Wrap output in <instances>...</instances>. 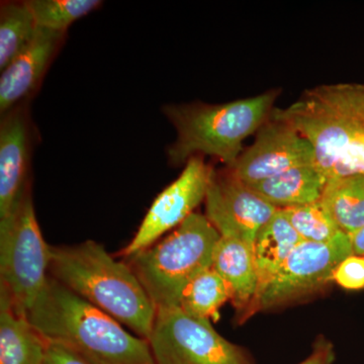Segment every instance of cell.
<instances>
[{
  "instance_id": "23",
  "label": "cell",
  "mask_w": 364,
  "mask_h": 364,
  "mask_svg": "<svg viewBox=\"0 0 364 364\" xmlns=\"http://www.w3.org/2000/svg\"><path fill=\"white\" fill-rule=\"evenodd\" d=\"M333 280L348 291L364 289V257L351 255L339 263L333 274Z\"/></svg>"
},
{
  "instance_id": "19",
  "label": "cell",
  "mask_w": 364,
  "mask_h": 364,
  "mask_svg": "<svg viewBox=\"0 0 364 364\" xmlns=\"http://www.w3.org/2000/svg\"><path fill=\"white\" fill-rule=\"evenodd\" d=\"M38 26L26 1L4 2L0 9V70L30 45Z\"/></svg>"
},
{
  "instance_id": "24",
  "label": "cell",
  "mask_w": 364,
  "mask_h": 364,
  "mask_svg": "<svg viewBox=\"0 0 364 364\" xmlns=\"http://www.w3.org/2000/svg\"><path fill=\"white\" fill-rule=\"evenodd\" d=\"M43 364H102L70 347L47 341Z\"/></svg>"
},
{
  "instance_id": "20",
  "label": "cell",
  "mask_w": 364,
  "mask_h": 364,
  "mask_svg": "<svg viewBox=\"0 0 364 364\" xmlns=\"http://www.w3.org/2000/svg\"><path fill=\"white\" fill-rule=\"evenodd\" d=\"M229 299H232L231 287L212 267L191 280L178 306L188 315L210 320Z\"/></svg>"
},
{
  "instance_id": "4",
  "label": "cell",
  "mask_w": 364,
  "mask_h": 364,
  "mask_svg": "<svg viewBox=\"0 0 364 364\" xmlns=\"http://www.w3.org/2000/svg\"><path fill=\"white\" fill-rule=\"evenodd\" d=\"M277 91L223 105H167L165 114L177 132L168 148L173 165L198 155L219 158L229 168L243 153V142L272 116Z\"/></svg>"
},
{
  "instance_id": "5",
  "label": "cell",
  "mask_w": 364,
  "mask_h": 364,
  "mask_svg": "<svg viewBox=\"0 0 364 364\" xmlns=\"http://www.w3.org/2000/svg\"><path fill=\"white\" fill-rule=\"evenodd\" d=\"M220 238L207 215L193 213L156 245L129 258L156 312L179 306L191 280L213 267Z\"/></svg>"
},
{
  "instance_id": "21",
  "label": "cell",
  "mask_w": 364,
  "mask_h": 364,
  "mask_svg": "<svg viewBox=\"0 0 364 364\" xmlns=\"http://www.w3.org/2000/svg\"><path fill=\"white\" fill-rule=\"evenodd\" d=\"M39 28L65 32L74 23L95 11L98 0H30L26 1Z\"/></svg>"
},
{
  "instance_id": "9",
  "label": "cell",
  "mask_w": 364,
  "mask_h": 364,
  "mask_svg": "<svg viewBox=\"0 0 364 364\" xmlns=\"http://www.w3.org/2000/svg\"><path fill=\"white\" fill-rule=\"evenodd\" d=\"M212 172L202 157L191 158L181 176L152 203L135 237L123 249V256L133 257L154 245L163 234L181 226L205 200Z\"/></svg>"
},
{
  "instance_id": "13",
  "label": "cell",
  "mask_w": 364,
  "mask_h": 364,
  "mask_svg": "<svg viewBox=\"0 0 364 364\" xmlns=\"http://www.w3.org/2000/svg\"><path fill=\"white\" fill-rule=\"evenodd\" d=\"M65 32L38 26L30 45L1 71L0 112L2 114L20 105L35 92L48 67L58 52Z\"/></svg>"
},
{
  "instance_id": "14",
  "label": "cell",
  "mask_w": 364,
  "mask_h": 364,
  "mask_svg": "<svg viewBox=\"0 0 364 364\" xmlns=\"http://www.w3.org/2000/svg\"><path fill=\"white\" fill-rule=\"evenodd\" d=\"M213 267L231 287L232 299L238 312L248 317L257 293L252 246L221 236L215 247Z\"/></svg>"
},
{
  "instance_id": "8",
  "label": "cell",
  "mask_w": 364,
  "mask_h": 364,
  "mask_svg": "<svg viewBox=\"0 0 364 364\" xmlns=\"http://www.w3.org/2000/svg\"><path fill=\"white\" fill-rule=\"evenodd\" d=\"M351 255L350 238L344 232L323 243L301 242L261 296L256 312L286 305L327 286L339 263Z\"/></svg>"
},
{
  "instance_id": "3",
  "label": "cell",
  "mask_w": 364,
  "mask_h": 364,
  "mask_svg": "<svg viewBox=\"0 0 364 364\" xmlns=\"http://www.w3.org/2000/svg\"><path fill=\"white\" fill-rule=\"evenodd\" d=\"M49 275L148 340L156 309L130 265L119 262L95 241L50 246Z\"/></svg>"
},
{
  "instance_id": "22",
  "label": "cell",
  "mask_w": 364,
  "mask_h": 364,
  "mask_svg": "<svg viewBox=\"0 0 364 364\" xmlns=\"http://www.w3.org/2000/svg\"><path fill=\"white\" fill-rule=\"evenodd\" d=\"M279 210L303 241L323 243L332 240L342 232L320 200Z\"/></svg>"
},
{
  "instance_id": "1",
  "label": "cell",
  "mask_w": 364,
  "mask_h": 364,
  "mask_svg": "<svg viewBox=\"0 0 364 364\" xmlns=\"http://www.w3.org/2000/svg\"><path fill=\"white\" fill-rule=\"evenodd\" d=\"M270 117L305 136L326 178L364 176V85L317 86Z\"/></svg>"
},
{
  "instance_id": "16",
  "label": "cell",
  "mask_w": 364,
  "mask_h": 364,
  "mask_svg": "<svg viewBox=\"0 0 364 364\" xmlns=\"http://www.w3.org/2000/svg\"><path fill=\"white\" fill-rule=\"evenodd\" d=\"M301 240L280 210L261 228L253 245L254 262L257 274V293L250 314L256 312L258 301L279 272L284 261Z\"/></svg>"
},
{
  "instance_id": "18",
  "label": "cell",
  "mask_w": 364,
  "mask_h": 364,
  "mask_svg": "<svg viewBox=\"0 0 364 364\" xmlns=\"http://www.w3.org/2000/svg\"><path fill=\"white\" fill-rule=\"evenodd\" d=\"M320 202L340 231H358L364 226V176L328 179Z\"/></svg>"
},
{
  "instance_id": "25",
  "label": "cell",
  "mask_w": 364,
  "mask_h": 364,
  "mask_svg": "<svg viewBox=\"0 0 364 364\" xmlns=\"http://www.w3.org/2000/svg\"><path fill=\"white\" fill-rule=\"evenodd\" d=\"M335 360L334 347L324 338L318 339L312 353L299 364H333Z\"/></svg>"
},
{
  "instance_id": "15",
  "label": "cell",
  "mask_w": 364,
  "mask_h": 364,
  "mask_svg": "<svg viewBox=\"0 0 364 364\" xmlns=\"http://www.w3.org/2000/svg\"><path fill=\"white\" fill-rule=\"evenodd\" d=\"M47 340L11 304L6 293H0V364H43Z\"/></svg>"
},
{
  "instance_id": "12",
  "label": "cell",
  "mask_w": 364,
  "mask_h": 364,
  "mask_svg": "<svg viewBox=\"0 0 364 364\" xmlns=\"http://www.w3.org/2000/svg\"><path fill=\"white\" fill-rule=\"evenodd\" d=\"M31 134L26 111L14 107L0 124V220L13 214L28 193Z\"/></svg>"
},
{
  "instance_id": "7",
  "label": "cell",
  "mask_w": 364,
  "mask_h": 364,
  "mask_svg": "<svg viewBox=\"0 0 364 364\" xmlns=\"http://www.w3.org/2000/svg\"><path fill=\"white\" fill-rule=\"evenodd\" d=\"M148 342L156 364H254L247 352L221 336L210 321L179 306L157 311Z\"/></svg>"
},
{
  "instance_id": "6",
  "label": "cell",
  "mask_w": 364,
  "mask_h": 364,
  "mask_svg": "<svg viewBox=\"0 0 364 364\" xmlns=\"http://www.w3.org/2000/svg\"><path fill=\"white\" fill-rule=\"evenodd\" d=\"M50 246L43 238L30 191L13 214L0 220L1 289L26 314L49 279Z\"/></svg>"
},
{
  "instance_id": "26",
  "label": "cell",
  "mask_w": 364,
  "mask_h": 364,
  "mask_svg": "<svg viewBox=\"0 0 364 364\" xmlns=\"http://www.w3.org/2000/svg\"><path fill=\"white\" fill-rule=\"evenodd\" d=\"M353 255L364 257V226L349 235Z\"/></svg>"
},
{
  "instance_id": "2",
  "label": "cell",
  "mask_w": 364,
  "mask_h": 364,
  "mask_svg": "<svg viewBox=\"0 0 364 364\" xmlns=\"http://www.w3.org/2000/svg\"><path fill=\"white\" fill-rule=\"evenodd\" d=\"M28 321L47 341L70 347L102 364H156L148 340L50 277Z\"/></svg>"
},
{
  "instance_id": "17",
  "label": "cell",
  "mask_w": 364,
  "mask_h": 364,
  "mask_svg": "<svg viewBox=\"0 0 364 364\" xmlns=\"http://www.w3.org/2000/svg\"><path fill=\"white\" fill-rule=\"evenodd\" d=\"M327 181L315 165H303L248 186L268 203L284 208L318 202Z\"/></svg>"
},
{
  "instance_id": "11",
  "label": "cell",
  "mask_w": 364,
  "mask_h": 364,
  "mask_svg": "<svg viewBox=\"0 0 364 364\" xmlns=\"http://www.w3.org/2000/svg\"><path fill=\"white\" fill-rule=\"evenodd\" d=\"M303 165H315L313 146L293 127L270 117L258 130L255 142L229 169L252 186Z\"/></svg>"
},
{
  "instance_id": "10",
  "label": "cell",
  "mask_w": 364,
  "mask_h": 364,
  "mask_svg": "<svg viewBox=\"0 0 364 364\" xmlns=\"http://www.w3.org/2000/svg\"><path fill=\"white\" fill-rule=\"evenodd\" d=\"M207 218L222 237L254 245L261 228L279 212L232 173L213 170L205 196Z\"/></svg>"
}]
</instances>
